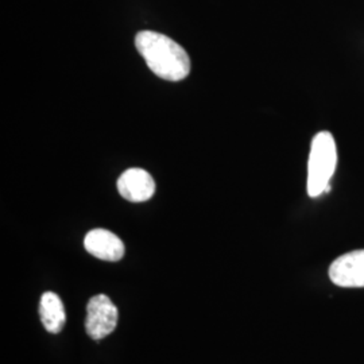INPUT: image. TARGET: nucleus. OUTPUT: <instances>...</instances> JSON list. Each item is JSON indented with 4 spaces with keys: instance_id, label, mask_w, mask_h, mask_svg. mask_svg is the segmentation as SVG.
<instances>
[{
    "instance_id": "f257e3e1",
    "label": "nucleus",
    "mask_w": 364,
    "mask_h": 364,
    "mask_svg": "<svg viewBox=\"0 0 364 364\" xmlns=\"http://www.w3.org/2000/svg\"><path fill=\"white\" fill-rule=\"evenodd\" d=\"M135 46L147 66L158 77L181 81L191 73V58L185 49L173 39L156 31H141Z\"/></svg>"
},
{
    "instance_id": "f03ea898",
    "label": "nucleus",
    "mask_w": 364,
    "mask_h": 364,
    "mask_svg": "<svg viewBox=\"0 0 364 364\" xmlns=\"http://www.w3.org/2000/svg\"><path fill=\"white\" fill-rule=\"evenodd\" d=\"M338 164V150L333 135L321 131L314 135L308 162V195L318 197L329 191V181Z\"/></svg>"
},
{
    "instance_id": "7ed1b4c3",
    "label": "nucleus",
    "mask_w": 364,
    "mask_h": 364,
    "mask_svg": "<svg viewBox=\"0 0 364 364\" xmlns=\"http://www.w3.org/2000/svg\"><path fill=\"white\" fill-rule=\"evenodd\" d=\"M117 308L105 294L95 296L87 306L85 329L90 338L102 340L111 335L117 326Z\"/></svg>"
},
{
    "instance_id": "20e7f679",
    "label": "nucleus",
    "mask_w": 364,
    "mask_h": 364,
    "mask_svg": "<svg viewBox=\"0 0 364 364\" xmlns=\"http://www.w3.org/2000/svg\"><path fill=\"white\" fill-rule=\"evenodd\" d=\"M331 281L340 287H364V250L338 257L329 266Z\"/></svg>"
},
{
    "instance_id": "39448f33",
    "label": "nucleus",
    "mask_w": 364,
    "mask_h": 364,
    "mask_svg": "<svg viewBox=\"0 0 364 364\" xmlns=\"http://www.w3.org/2000/svg\"><path fill=\"white\" fill-rule=\"evenodd\" d=\"M117 191L123 198L131 203H144L156 193V182L149 171L132 168L119 177Z\"/></svg>"
},
{
    "instance_id": "423d86ee",
    "label": "nucleus",
    "mask_w": 364,
    "mask_h": 364,
    "mask_svg": "<svg viewBox=\"0 0 364 364\" xmlns=\"http://www.w3.org/2000/svg\"><path fill=\"white\" fill-rule=\"evenodd\" d=\"M84 247L92 257L107 262H117L124 257L126 252L124 243L120 240V237L102 228L92 230L87 234L84 239Z\"/></svg>"
},
{
    "instance_id": "0eeeda50",
    "label": "nucleus",
    "mask_w": 364,
    "mask_h": 364,
    "mask_svg": "<svg viewBox=\"0 0 364 364\" xmlns=\"http://www.w3.org/2000/svg\"><path fill=\"white\" fill-rule=\"evenodd\" d=\"M39 316L45 329L50 333H60L65 326L64 304L53 291H46L42 294L39 302Z\"/></svg>"
}]
</instances>
